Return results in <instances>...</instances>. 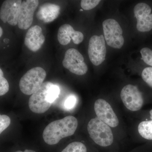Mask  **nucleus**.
Masks as SVG:
<instances>
[{
	"mask_svg": "<svg viewBox=\"0 0 152 152\" xmlns=\"http://www.w3.org/2000/svg\"><path fill=\"white\" fill-rule=\"evenodd\" d=\"M80 11H83V10H80Z\"/></svg>",
	"mask_w": 152,
	"mask_h": 152,
	"instance_id": "obj_29",
	"label": "nucleus"
},
{
	"mask_svg": "<svg viewBox=\"0 0 152 152\" xmlns=\"http://www.w3.org/2000/svg\"><path fill=\"white\" fill-rule=\"evenodd\" d=\"M36 152L35 151H32V150H26L24 151H17L16 152Z\"/></svg>",
	"mask_w": 152,
	"mask_h": 152,
	"instance_id": "obj_25",
	"label": "nucleus"
},
{
	"mask_svg": "<svg viewBox=\"0 0 152 152\" xmlns=\"http://www.w3.org/2000/svg\"><path fill=\"white\" fill-rule=\"evenodd\" d=\"M60 94L59 88L58 86L53 85L49 90L48 99L50 102L53 103L58 96Z\"/></svg>",
	"mask_w": 152,
	"mask_h": 152,
	"instance_id": "obj_21",
	"label": "nucleus"
},
{
	"mask_svg": "<svg viewBox=\"0 0 152 152\" xmlns=\"http://www.w3.org/2000/svg\"><path fill=\"white\" fill-rule=\"evenodd\" d=\"M71 39L76 45H79L83 40V33L76 31L69 24H64L59 28L58 33V39L59 42L63 45L69 43Z\"/></svg>",
	"mask_w": 152,
	"mask_h": 152,
	"instance_id": "obj_14",
	"label": "nucleus"
},
{
	"mask_svg": "<svg viewBox=\"0 0 152 152\" xmlns=\"http://www.w3.org/2000/svg\"><path fill=\"white\" fill-rule=\"evenodd\" d=\"M4 77V73L1 69H0V77Z\"/></svg>",
	"mask_w": 152,
	"mask_h": 152,
	"instance_id": "obj_26",
	"label": "nucleus"
},
{
	"mask_svg": "<svg viewBox=\"0 0 152 152\" xmlns=\"http://www.w3.org/2000/svg\"><path fill=\"white\" fill-rule=\"evenodd\" d=\"M63 66L72 73L83 75L86 73L88 68L81 54L76 49H68L63 61Z\"/></svg>",
	"mask_w": 152,
	"mask_h": 152,
	"instance_id": "obj_6",
	"label": "nucleus"
},
{
	"mask_svg": "<svg viewBox=\"0 0 152 152\" xmlns=\"http://www.w3.org/2000/svg\"><path fill=\"white\" fill-rule=\"evenodd\" d=\"M9 91L8 82L4 77H0V96L5 94Z\"/></svg>",
	"mask_w": 152,
	"mask_h": 152,
	"instance_id": "obj_23",
	"label": "nucleus"
},
{
	"mask_svg": "<svg viewBox=\"0 0 152 152\" xmlns=\"http://www.w3.org/2000/svg\"><path fill=\"white\" fill-rule=\"evenodd\" d=\"M86 147L79 142H75L68 145L61 152H87Z\"/></svg>",
	"mask_w": 152,
	"mask_h": 152,
	"instance_id": "obj_17",
	"label": "nucleus"
},
{
	"mask_svg": "<svg viewBox=\"0 0 152 152\" xmlns=\"http://www.w3.org/2000/svg\"><path fill=\"white\" fill-rule=\"evenodd\" d=\"M76 98L73 96H70L67 98L64 103V106L66 108L68 109H71L75 105Z\"/></svg>",
	"mask_w": 152,
	"mask_h": 152,
	"instance_id": "obj_24",
	"label": "nucleus"
},
{
	"mask_svg": "<svg viewBox=\"0 0 152 152\" xmlns=\"http://www.w3.org/2000/svg\"><path fill=\"white\" fill-rule=\"evenodd\" d=\"M138 130L139 134L143 138L152 140V120L144 121L140 123Z\"/></svg>",
	"mask_w": 152,
	"mask_h": 152,
	"instance_id": "obj_16",
	"label": "nucleus"
},
{
	"mask_svg": "<svg viewBox=\"0 0 152 152\" xmlns=\"http://www.w3.org/2000/svg\"><path fill=\"white\" fill-rule=\"evenodd\" d=\"M121 97L125 107L132 111L140 110L144 103L141 93L137 87L129 84L124 87L121 93Z\"/></svg>",
	"mask_w": 152,
	"mask_h": 152,
	"instance_id": "obj_7",
	"label": "nucleus"
},
{
	"mask_svg": "<svg viewBox=\"0 0 152 152\" xmlns=\"http://www.w3.org/2000/svg\"><path fill=\"white\" fill-rule=\"evenodd\" d=\"M39 4L37 0H26L22 1L18 20L19 28L26 30L31 26L34 13Z\"/></svg>",
	"mask_w": 152,
	"mask_h": 152,
	"instance_id": "obj_10",
	"label": "nucleus"
},
{
	"mask_svg": "<svg viewBox=\"0 0 152 152\" xmlns=\"http://www.w3.org/2000/svg\"><path fill=\"white\" fill-rule=\"evenodd\" d=\"M104 37L107 44L115 49H121L124 43L123 30L118 22L113 19L103 23Z\"/></svg>",
	"mask_w": 152,
	"mask_h": 152,
	"instance_id": "obj_5",
	"label": "nucleus"
},
{
	"mask_svg": "<svg viewBox=\"0 0 152 152\" xmlns=\"http://www.w3.org/2000/svg\"><path fill=\"white\" fill-rule=\"evenodd\" d=\"M142 77L144 81L152 88V67H149L144 69Z\"/></svg>",
	"mask_w": 152,
	"mask_h": 152,
	"instance_id": "obj_20",
	"label": "nucleus"
},
{
	"mask_svg": "<svg viewBox=\"0 0 152 152\" xmlns=\"http://www.w3.org/2000/svg\"><path fill=\"white\" fill-rule=\"evenodd\" d=\"M77 126V120L72 116L52 122L43 132L44 141L48 145H56L62 139L73 135Z\"/></svg>",
	"mask_w": 152,
	"mask_h": 152,
	"instance_id": "obj_1",
	"label": "nucleus"
},
{
	"mask_svg": "<svg viewBox=\"0 0 152 152\" xmlns=\"http://www.w3.org/2000/svg\"><path fill=\"white\" fill-rule=\"evenodd\" d=\"M21 0H6L3 3L0 10V18L4 23L8 22L11 26L18 24Z\"/></svg>",
	"mask_w": 152,
	"mask_h": 152,
	"instance_id": "obj_11",
	"label": "nucleus"
},
{
	"mask_svg": "<svg viewBox=\"0 0 152 152\" xmlns=\"http://www.w3.org/2000/svg\"><path fill=\"white\" fill-rule=\"evenodd\" d=\"M53 85L50 82H45L31 95L28 101L29 107L33 113L42 114L50 107L52 103L49 102L48 94Z\"/></svg>",
	"mask_w": 152,
	"mask_h": 152,
	"instance_id": "obj_4",
	"label": "nucleus"
},
{
	"mask_svg": "<svg viewBox=\"0 0 152 152\" xmlns=\"http://www.w3.org/2000/svg\"><path fill=\"white\" fill-rule=\"evenodd\" d=\"M11 119L10 117L5 115H0V134H1L10 124Z\"/></svg>",
	"mask_w": 152,
	"mask_h": 152,
	"instance_id": "obj_22",
	"label": "nucleus"
},
{
	"mask_svg": "<svg viewBox=\"0 0 152 152\" xmlns=\"http://www.w3.org/2000/svg\"><path fill=\"white\" fill-rule=\"evenodd\" d=\"M100 1V0H82L80 4L83 10H89L96 7Z\"/></svg>",
	"mask_w": 152,
	"mask_h": 152,
	"instance_id": "obj_19",
	"label": "nucleus"
},
{
	"mask_svg": "<svg viewBox=\"0 0 152 152\" xmlns=\"http://www.w3.org/2000/svg\"><path fill=\"white\" fill-rule=\"evenodd\" d=\"M3 35V29L1 27H0V37H1Z\"/></svg>",
	"mask_w": 152,
	"mask_h": 152,
	"instance_id": "obj_27",
	"label": "nucleus"
},
{
	"mask_svg": "<svg viewBox=\"0 0 152 152\" xmlns=\"http://www.w3.org/2000/svg\"><path fill=\"white\" fill-rule=\"evenodd\" d=\"M142 59L146 64L152 66V50L148 48H145L141 49L140 51Z\"/></svg>",
	"mask_w": 152,
	"mask_h": 152,
	"instance_id": "obj_18",
	"label": "nucleus"
},
{
	"mask_svg": "<svg viewBox=\"0 0 152 152\" xmlns=\"http://www.w3.org/2000/svg\"><path fill=\"white\" fill-rule=\"evenodd\" d=\"M151 8L144 3H139L134 8V14L137 19V29L140 31L148 32L152 29Z\"/></svg>",
	"mask_w": 152,
	"mask_h": 152,
	"instance_id": "obj_12",
	"label": "nucleus"
},
{
	"mask_svg": "<svg viewBox=\"0 0 152 152\" xmlns=\"http://www.w3.org/2000/svg\"><path fill=\"white\" fill-rule=\"evenodd\" d=\"M150 115H151V119L152 120V110H151L150 112Z\"/></svg>",
	"mask_w": 152,
	"mask_h": 152,
	"instance_id": "obj_28",
	"label": "nucleus"
},
{
	"mask_svg": "<svg viewBox=\"0 0 152 152\" xmlns=\"http://www.w3.org/2000/svg\"><path fill=\"white\" fill-rule=\"evenodd\" d=\"M87 129L91 138L99 145L108 147L113 143L114 137L111 129L99 118L90 120Z\"/></svg>",
	"mask_w": 152,
	"mask_h": 152,
	"instance_id": "obj_2",
	"label": "nucleus"
},
{
	"mask_svg": "<svg viewBox=\"0 0 152 152\" xmlns=\"http://www.w3.org/2000/svg\"><path fill=\"white\" fill-rule=\"evenodd\" d=\"M60 6L50 3H46L39 8L37 13L39 20L45 23L53 21L60 14Z\"/></svg>",
	"mask_w": 152,
	"mask_h": 152,
	"instance_id": "obj_15",
	"label": "nucleus"
},
{
	"mask_svg": "<svg viewBox=\"0 0 152 152\" xmlns=\"http://www.w3.org/2000/svg\"><path fill=\"white\" fill-rule=\"evenodd\" d=\"M94 108L97 118L111 127L119 124V120L111 106L105 100L99 99L95 102Z\"/></svg>",
	"mask_w": 152,
	"mask_h": 152,
	"instance_id": "obj_9",
	"label": "nucleus"
},
{
	"mask_svg": "<svg viewBox=\"0 0 152 152\" xmlns=\"http://www.w3.org/2000/svg\"><path fill=\"white\" fill-rule=\"evenodd\" d=\"M90 61L94 65L101 64L105 59L106 47L102 35L93 36L90 38L88 49Z\"/></svg>",
	"mask_w": 152,
	"mask_h": 152,
	"instance_id": "obj_8",
	"label": "nucleus"
},
{
	"mask_svg": "<svg viewBox=\"0 0 152 152\" xmlns=\"http://www.w3.org/2000/svg\"><path fill=\"white\" fill-rule=\"evenodd\" d=\"M47 74L40 67H36L28 71L19 82L21 91L24 94L32 95L43 83Z\"/></svg>",
	"mask_w": 152,
	"mask_h": 152,
	"instance_id": "obj_3",
	"label": "nucleus"
},
{
	"mask_svg": "<svg viewBox=\"0 0 152 152\" xmlns=\"http://www.w3.org/2000/svg\"><path fill=\"white\" fill-rule=\"evenodd\" d=\"M45 37L39 26L35 25L29 29L26 34L25 45L31 51H37L45 42Z\"/></svg>",
	"mask_w": 152,
	"mask_h": 152,
	"instance_id": "obj_13",
	"label": "nucleus"
}]
</instances>
